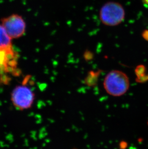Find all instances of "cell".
Segmentation results:
<instances>
[{
  "label": "cell",
  "mask_w": 148,
  "mask_h": 149,
  "mask_svg": "<svg viewBox=\"0 0 148 149\" xmlns=\"http://www.w3.org/2000/svg\"><path fill=\"white\" fill-rule=\"evenodd\" d=\"M142 2L145 5L148 6V0H142Z\"/></svg>",
  "instance_id": "obj_11"
},
{
  "label": "cell",
  "mask_w": 148,
  "mask_h": 149,
  "mask_svg": "<svg viewBox=\"0 0 148 149\" xmlns=\"http://www.w3.org/2000/svg\"><path fill=\"white\" fill-rule=\"evenodd\" d=\"M12 39L3 26L0 25V48H4L12 45Z\"/></svg>",
  "instance_id": "obj_6"
},
{
  "label": "cell",
  "mask_w": 148,
  "mask_h": 149,
  "mask_svg": "<svg viewBox=\"0 0 148 149\" xmlns=\"http://www.w3.org/2000/svg\"><path fill=\"white\" fill-rule=\"evenodd\" d=\"M1 25L12 39L22 36L25 33L26 24L22 17L17 14H13L2 18Z\"/></svg>",
  "instance_id": "obj_4"
},
{
  "label": "cell",
  "mask_w": 148,
  "mask_h": 149,
  "mask_svg": "<svg viewBox=\"0 0 148 149\" xmlns=\"http://www.w3.org/2000/svg\"><path fill=\"white\" fill-rule=\"evenodd\" d=\"M125 12L119 3L110 1L102 6L100 12V18L103 24L108 26L120 24L124 20Z\"/></svg>",
  "instance_id": "obj_2"
},
{
  "label": "cell",
  "mask_w": 148,
  "mask_h": 149,
  "mask_svg": "<svg viewBox=\"0 0 148 149\" xmlns=\"http://www.w3.org/2000/svg\"></svg>",
  "instance_id": "obj_12"
},
{
  "label": "cell",
  "mask_w": 148,
  "mask_h": 149,
  "mask_svg": "<svg viewBox=\"0 0 148 149\" xmlns=\"http://www.w3.org/2000/svg\"><path fill=\"white\" fill-rule=\"evenodd\" d=\"M35 99V95L29 87L17 86L13 90L11 100L14 105L21 110L30 108Z\"/></svg>",
  "instance_id": "obj_3"
},
{
  "label": "cell",
  "mask_w": 148,
  "mask_h": 149,
  "mask_svg": "<svg viewBox=\"0 0 148 149\" xmlns=\"http://www.w3.org/2000/svg\"><path fill=\"white\" fill-rule=\"evenodd\" d=\"M17 53L12 45L0 48V72L17 75Z\"/></svg>",
  "instance_id": "obj_5"
},
{
  "label": "cell",
  "mask_w": 148,
  "mask_h": 149,
  "mask_svg": "<svg viewBox=\"0 0 148 149\" xmlns=\"http://www.w3.org/2000/svg\"><path fill=\"white\" fill-rule=\"evenodd\" d=\"M142 37L144 39L148 41V30H145L142 34Z\"/></svg>",
  "instance_id": "obj_9"
},
{
  "label": "cell",
  "mask_w": 148,
  "mask_h": 149,
  "mask_svg": "<svg viewBox=\"0 0 148 149\" xmlns=\"http://www.w3.org/2000/svg\"><path fill=\"white\" fill-rule=\"evenodd\" d=\"M146 68L143 65H138L136 68L135 73L137 78L136 81L138 83H142L148 80V74H146Z\"/></svg>",
  "instance_id": "obj_7"
},
{
  "label": "cell",
  "mask_w": 148,
  "mask_h": 149,
  "mask_svg": "<svg viewBox=\"0 0 148 149\" xmlns=\"http://www.w3.org/2000/svg\"><path fill=\"white\" fill-rule=\"evenodd\" d=\"M120 147L121 149H125L127 148V142L126 141H122L120 143Z\"/></svg>",
  "instance_id": "obj_10"
},
{
  "label": "cell",
  "mask_w": 148,
  "mask_h": 149,
  "mask_svg": "<svg viewBox=\"0 0 148 149\" xmlns=\"http://www.w3.org/2000/svg\"><path fill=\"white\" fill-rule=\"evenodd\" d=\"M129 80L127 75L122 71L112 70L108 73L104 82V88L108 94L120 97L129 90Z\"/></svg>",
  "instance_id": "obj_1"
},
{
  "label": "cell",
  "mask_w": 148,
  "mask_h": 149,
  "mask_svg": "<svg viewBox=\"0 0 148 149\" xmlns=\"http://www.w3.org/2000/svg\"><path fill=\"white\" fill-rule=\"evenodd\" d=\"M99 74L100 72H89L85 80L86 84L90 86H95L98 81V77L99 76Z\"/></svg>",
  "instance_id": "obj_8"
}]
</instances>
